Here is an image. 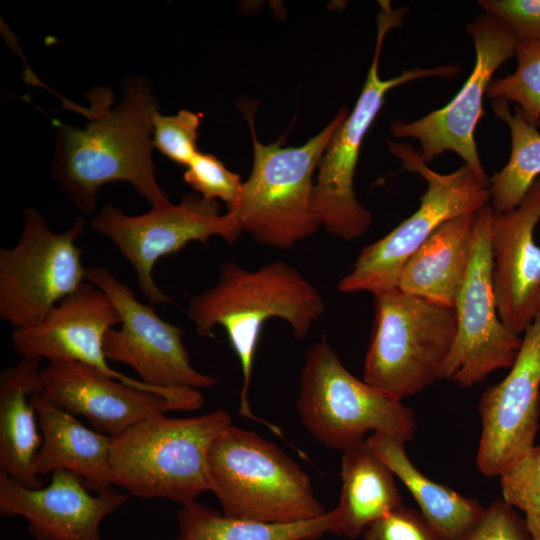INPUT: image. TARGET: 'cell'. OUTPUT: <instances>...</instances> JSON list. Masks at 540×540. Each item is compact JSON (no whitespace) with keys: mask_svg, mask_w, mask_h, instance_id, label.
Returning <instances> with one entry per match:
<instances>
[{"mask_svg":"<svg viewBox=\"0 0 540 540\" xmlns=\"http://www.w3.org/2000/svg\"><path fill=\"white\" fill-rule=\"evenodd\" d=\"M479 471L500 476L535 446L540 417V315L522 335L508 375L481 395Z\"/></svg>","mask_w":540,"mask_h":540,"instance_id":"2e32d148","label":"cell"},{"mask_svg":"<svg viewBox=\"0 0 540 540\" xmlns=\"http://www.w3.org/2000/svg\"><path fill=\"white\" fill-rule=\"evenodd\" d=\"M75 473L56 470L50 483L27 488L0 469V514L21 516L36 540H101L105 517L129 496L114 487L91 495Z\"/></svg>","mask_w":540,"mask_h":540,"instance_id":"e0dca14e","label":"cell"},{"mask_svg":"<svg viewBox=\"0 0 540 540\" xmlns=\"http://www.w3.org/2000/svg\"><path fill=\"white\" fill-rule=\"evenodd\" d=\"M184 181L204 199L222 200L228 210L238 203L243 186L239 174L229 170L215 155L202 152L187 166Z\"/></svg>","mask_w":540,"mask_h":540,"instance_id":"f546056e","label":"cell"},{"mask_svg":"<svg viewBox=\"0 0 540 540\" xmlns=\"http://www.w3.org/2000/svg\"><path fill=\"white\" fill-rule=\"evenodd\" d=\"M339 110L318 134L297 147L258 141L253 116L246 112L253 142V165L232 209L243 232L256 242L288 249L314 235L321 224L313 209L314 172L334 132L348 115Z\"/></svg>","mask_w":540,"mask_h":540,"instance_id":"5b68a950","label":"cell"},{"mask_svg":"<svg viewBox=\"0 0 540 540\" xmlns=\"http://www.w3.org/2000/svg\"><path fill=\"white\" fill-rule=\"evenodd\" d=\"M91 226L110 239L133 266L138 287L152 304L172 302L153 279L159 259L193 241L207 244L214 236L232 244L243 233L233 210L221 213L218 201L193 194L185 195L178 204L168 201L140 215H127L107 204L93 216Z\"/></svg>","mask_w":540,"mask_h":540,"instance_id":"8fae6325","label":"cell"},{"mask_svg":"<svg viewBox=\"0 0 540 540\" xmlns=\"http://www.w3.org/2000/svg\"><path fill=\"white\" fill-rule=\"evenodd\" d=\"M379 3L376 47L366 80L354 108L338 126L322 155L313 189V209L321 226L346 241L360 238L372 224L370 212L356 197L353 182L363 140L387 93L414 80L453 78L461 71L457 65L415 67L403 70L396 77L382 79L379 61L385 36L400 26L407 8L394 10L388 1Z\"/></svg>","mask_w":540,"mask_h":540,"instance_id":"8992f818","label":"cell"},{"mask_svg":"<svg viewBox=\"0 0 540 540\" xmlns=\"http://www.w3.org/2000/svg\"><path fill=\"white\" fill-rule=\"evenodd\" d=\"M85 229L78 218L61 233L27 207L18 242L0 249V319L14 329L41 323L63 299L86 282L77 241Z\"/></svg>","mask_w":540,"mask_h":540,"instance_id":"30bf717a","label":"cell"},{"mask_svg":"<svg viewBox=\"0 0 540 540\" xmlns=\"http://www.w3.org/2000/svg\"><path fill=\"white\" fill-rule=\"evenodd\" d=\"M121 317L107 294L86 281L72 295L57 304L37 326L14 329L11 342L21 357L75 361L139 390L161 395L181 411L199 409L204 398L191 388L161 389L112 369L103 348L105 334Z\"/></svg>","mask_w":540,"mask_h":540,"instance_id":"4fadbf2b","label":"cell"},{"mask_svg":"<svg viewBox=\"0 0 540 540\" xmlns=\"http://www.w3.org/2000/svg\"><path fill=\"white\" fill-rule=\"evenodd\" d=\"M339 520L337 509L315 519L271 524L235 519L194 501L177 514L175 540H317L332 533Z\"/></svg>","mask_w":540,"mask_h":540,"instance_id":"d4e9b609","label":"cell"},{"mask_svg":"<svg viewBox=\"0 0 540 540\" xmlns=\"http://www.w3.org/2000/svg\"><path fill=\"white\" fill-rule=\"evenodd\" d=\"M40 378V394L47 401L83 416L94 430L110 437L153 414L180 410L161 395L130 387L75 361H50Z\"/></svg>","mask_w":540,"mask_h":540,"instance_id":"d6986e66","label":"cell"},{"mask_svg":"<svg viewBox=\"0 0 540 540\" xmlns=\"http://www.w3.org/2000/svg\"><path fill=\"white\" fill-rule=\"evenodd\" d=\"M387 144L402 161V170L419 174L427 189L412 215L360 250L350 272L338 284L343 293L376 294L397 288L403 266L436 229L451 219L477 213L490 202L489 185L467 165L440 174L428 167L413 146L391 140Z\"/></svg>","mask_w":540,"mask_h":540,"instance_id":"9c48e42d","label":"cell"},{"mask_svg":"<svg viewBox=\"0 0 540 540\" xmlns=\"http://www.w3.org/2000/svg\"><path fill=\"white\" fill-rule=\"evenodd\" d=\"M41 361L22 357L0 374V469L27 488L44 486L33 471L42 441L30 399L41 391Z\"/></svg>","mask_w":540,"mask_h":540,"instance_id":"7402d4cb","label":"cell"},{"mask_svg":"<svg viewBox=\"0 0 540 540\" xmlns=\"http://www.w3.org/2000/svg\"><path fill=\"white\" fill-rule=\"evenodd\" d=\"M492 111L509 128L511 153L506 165L490 178L489 205L494 213H505L520 204L540 178V132L524 117L519 107L511 112L509 102H492Z\"/></svg>","mask_w":540,"mask_h":540,"instance_id":"484cf974","label":"cell"},{"mask_svg":"<svg viewBox=\"0 0 540 540\" xmlns=\"http://www.w3.org/2000/svg\"><path fill=\"white\" fill-rule=\"evenodd\" d=\"M366 443L409 490L420 513L442 540H465L474 531L485 508L477 500L462 496L423 475L409 459L406 441L373 433Z\"/></svg>","mask_w":540,"mask_h":540,"instance_id":"603a6c76","label":"cell"},{"mask_svg":"<svg viewBox=\"0 0 540 540\" xmlns=\"http://www.w3.org/2000/svg\"><path fill=\"white\" fill-rule=\"evenodd\" d=\"M208 475L230 518L289 524L327 512L300 465L254 431L233 425L223 431L210 448Z\"/></svg>","mask_w":540,"mask_h":540,"instance_id":"277c9868","label":"cell"},{"mask_svg":"<svg viewBox=\"0 0 540 540\" xmlns=\"http://www.w3.org/2000/svg\"><path fill=\"white\" fill-rule=\"evenodd\" d=\"M86 281L104 291L117 308L121 323L104 337L108 360L131 367L143 383L161 389H208L217 379L198 372L183 343V330L137 300L128 285L108 269L86 267Z\"/></svg>","mask_w":540,"mask_h":540,"instance_id":"5bb4252c","label":"cell"},{"mask_svg":"<svg viewBox=\"0 0 540 540\" xmlns=\"http://www.w3.org/2000/svg\"><path fill=\"white\" fill-rule=\"evenodd\" d=\"M540 221V178L518 206L492 211L490 249L492 283L499 317L522 336L540 315V247L534 232Z\"/></svg>","mask_w":540,"mask_h":540,"instance_id":"ac0fdd59","label":"cell"},{"mask_svg":"<svg viewBox=\"0 0 540 540\" xmlns=\"http://www.w3.org/2000/svg\"><path fill=\"white\" fill-rule=\"evenodd\" d=\"M296 409L308 432L336 451L365 440L370 431L407 442L416 430L413 411L351 374L326 336L306 351Z\"/></svg>","mask_w":540,"mask_h":540,"instance_id":"ba28073f","label":"cell"},{"mask_svg":"<svg viewBox=\"0 0 540 540\" xmlns=\"http://www.w3.org/2000/svg\"><path fill=\"white\" fill-rule=\"evenodd\" d=\"M90 119L83 129L58 124L51 177L84 214L96 211L100 189L128 182L151 206L169 201L158 184L152 160V120L159 111L151 85L129 77L118 104L113 94L96 88L87 94Z\"/></svg>","mask_w":540,"mask_h":540,"instance_id":"6da1fadb","label":"cell"},{"mask_svg":"<svg viewBox=\"0 0 540 540\" xmlns=\"http://www.w3.org/2000/svg\"><path fill=\"white\" fill-rule=\"evenodd\" d=\"M489 204L476 214L475 245L469 271L455 301L457 327L454 343L443 371L461 387L483 382L491 373L510 368L522 336L501 321L492 283Z\"/></svg>","mask_w":540,"mask_h":540,"instance_id":"9a60e30c","label":"cell"},{"mask_svg":"<svg viewBox=\"0 0 540 540\" xmlns=\"http://www.w3.org/2000/svg\"><path fill=\"white\" fill-rule=\"evenodd\" d=\"M465 540H533L523 516L502 499L493 501Z\"/></svg>","mask_w":540,"mask_h":540,"instance_id":"d6a6232c","label":"cell"},{"mask_svg":"<svg viewBox=\"0 0 540 540\" xmlns=\"http://www.w3.org/2000/svg\"><path fill=\"white\" fill-rule=\"evenodd\" d=\"M373 300L374 323L363 380L402 400L443 379L456 335L454 307L397 288L373 294Z\"/></svg>","mask_w":540,"mask_h":540,"instance_id":"52a82bcc","label":"cell"},{"mask_svg":"<svg viewBox=\"0 0 540 540\" xmlns=\"http://www.w3.org/2000/svg\"><path fill=\"white\" fill-rule=\"evenodd\" d=\"M478 5L500 19L518 41L540 42V0H480Z\"/></svg>","mask_w":540,"mask_h":540,"instance_id":"1f68e13d","label":"cell"},{"mask_svg":"<svg viewBox=\"0 0 540 540\" xmlns=\"http://www.w3.org/2000/svg\"><path fill=\"white\" fill-rule=\"evenodd\" d=\"M325 311L320 292L295 267L274 261L248 270L234 261L223 262L216 283L195 294L187 316L198 335L210 336L224 328L242 369L239 414L264 424L282 437L281 430L254 415L248 389L260 333L272 318L286 321L297 339H303Z\"/></svg>","mask_w":540,"mask_h":540,"instance_id":"7a4b0ae2","label":"cell"},{"mask_svg":"<svg viewBox=\"0 0 540 540\" xmlns=\"http://www.w3.org/2000/svg\"><path fill=\"white\" fill-rule=\"evenodd\" d=\"M502 500L523 512L533 540H540V444L500 475Z\"/></svg>","mask_w":540,"mask_h":540,"instance_id":"83f0119b","label":"cell"},{"mask_svg":"<svg viewBox=\"0 0 540 540\" xmlns=\"http://www.w3.org/2000/svg\"><path fill=\"white\" fill-rule=\"evenodd\" d=\"M202 113L186 109L175 115L157 111L152 120V145L171 161L188 166L199 153L198 128Z\"/></svg>","mask_w":540,"mask_h":540,"instance_id":"f1b7e54d","label":"cell"},{"mask_svg":"<svg viewBox=\"0 0 540 540\" xmlns=\"http://www.w3.org/2000/svg\"><path fill=\"white\" fill-rule=\"evenodd\" d=\"M42 442L33 459L37 476L67 470L78 475L89 490L101 493L113 487L110 480L111 437L81 424L74 415L31 395Z\"/></svg>","mask_w":540,"mask_h":540,"instance_id":"ffe728a7","label":"cell"},{"mask_svg":"<svg viewBox=\"0 0 540 540\" xmlns=\"http://www.w3.org/2000/svg\"><path fill=\"white\" fill-rule=\"evenodd\" d=\"M362 535L364 540H442L420 512L404 504L373 522Z\"/></svg>","mask_w":540,"mask_h":540,"instance_id":"4dcf8cb0","label":"cell"},{"mask_svg":"<svg viewBox=\"0 0 540 540\" xmlns=\"http://www.w3.org/2000/svg\"><path fill=\"white\" fill-rule=\"evenodd\" d=\"M231 425L224 409L185 418L153 414L111 437V483L139 498L190 504L210 491L209 451Z\"/></svg>","mask_w":540,"mask_h":540,"instance_id":"3957f363","label":"cell"},{"mask_svg":"<svg viewBox=\"0 0 540 540\" xmlns=\"http://www.w3.org/2000/svg\"><path fill=\"white\" fill-rule=\"evenodd\" d=\"M466 29L473 39L476 57L461 89L444 107L411 122L396 120L390 129L394 137L418 140V153L426 164L445 151H452L481 182L489 185L474 134L493 75L515 55L518 40L500 19L488 13L479 15Z\"/></svg>","mask_w":540,"mask_h":540,"instance_id":"7c38bea8","label":"cell"},{"mask_svg":"<svg viewBox=\"0 0 540 540\" xmlns=\"http://www.w3.org/2000/svg\"><path fill=\"white\" fill-rule=\"evenodd\" d=\"M476 214L451 219L436 229L403 266L397 289L454 307L473 256Z\"/></svg>","mask_w":540,"mask_h":540,"instance_id":"44dd1931","label":"cell"},{"mask_svg":"<svg viewBox=\"0 0 540 540\" xmlns=\"http://www.w3.org/2000/svg\"><path fill=\"white\" fill-rule=\"evenodd\" d=\"M517 67L503 78L493 79L486 98L516 103L525 119L540 126V42L518 41L515 49Z\"/></svg>","mask_w":540,"mask_h":540,"instance_id":"4316f807","label":"cell"},{"mask_svg":"<svg viewBox=\"0 0 540 540\" xmlns=\"http://www.w3.org/2000/svg\"><path fill=\"white\" fill-rule=\"evenodd\" d=\"M340 476L339 520L331 534L354 539L403 504L395 475L366 439L342 451Z\"/></svg>","mask_w":540,"mask_h":540,"instance_id":"cb8c5ba5","label":"cell"}]
</instances>
